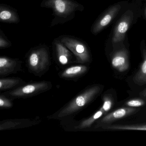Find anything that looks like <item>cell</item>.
<instances>
[{"mask_svg":"<svg viewBox=\"0 0 146 146\" xmlns=\"http://www.w3.org/2000/svg\"><path fill=\"white\" fill-rule=\"evenodd\" d=\"M40 6L52 11L54 18L51 27L63 25L72 20L77 12H82L84 9L83 5L75 0H42Z\"/></svg>","mask_w":146,"mask_h":146,"instance_id":"cell-1","label":"cell"},{"mask_svg":"<svg viewBox=\"0 0 146 146\" xmlns=\"http://www.w3.org/2000/svg\"><path fill=\"white\" fill-rule=\"evenodd\" d=\"M59 39L73 54L78 61L87 62L89 60V51L86 43L80 38L69 35L59 36Z\"/></svg>","mask_w":146,"mask_h":146,"instance_id":"cell-2","label":"cell"},{"mask_svg":"<svg viewBox=\"0 0 146 146\" xmlns=\"http://www.w3.org/2000/svg\"><path fill=\"white\" fill-rule=\"evenodd\" d=\"M100 90V88L98 86H96L89 89L82 94L78 96L68 107L61 112V113L64 115L71 113L78 110L80 108L84 106L88 102L91 100L95 96L99 93Z\"/></svg>","mask_w":146,"mask_h":146,"instance_id":"cell-3","label":"cell"},{"mask_svg":"<svg viewBox=\"0 0 146 146\" xmlns=\"http://www.w3.org/2000/svg\"><path fill=\"white\" fill-rule=\"evenodd\" d=\"M133 19V13L128 11L119 21L113 32L112 42L116 44L121 42L124 40L126 32L129 29Z\"/></svg>","mask_w":146,"mask_h":146,"instance_id":"cell-4","label":"cell"},{"mask_svg":"<svg viewBox=\"0 0 146 146\" xmlns=\"http://www.w3.org/2000/svg\"><path fill=\"white\" fill-rule=\"evenodd\" d=\"M121 8V6L119 5H116L111 7L105 14L93 25L91 28V32L94 35H96L100 33L109 25L114 17H116Z\"/></svg>","mask_w":146,"mask_h":146,"instance_id":"cell-5","label":"cell"},{"mask_svg":"<svg viewBox=\"0 0 146 146\" xmlns=\"http://www.w3.org/2000/svg\"><path fill=\"white\" fill-rule=\"evenodd\" d=\"M48 59V49L45 45L35 48L30 53L29 57L30 64L34 68H37L38 66L44 65Z\"/></svg>","mask_w":146,"mask_h":146,"instance_id":"cell-6","label":"cell"},{"mask_svg":"<svg viewBox=\"0 0 146 146\" xmlns=\"http://www.w3.org/2000/svg\"><path fill=\"white\" fill-rule=\"evenodd\" d=\"M111 64L114 69L119 72L127 70L129 66L127 50L121 49L116 52L112 58Z\"/></svg>","mask_w":146,"mask_h":146,"instance_id":"cell-7","label":"cell"},{"mask_svg":"<svg viewBox=\"0 0 146 146\" xmlns=\"http://www.w3.org/2000/svg\"><path fill=\"white\" fill-rule=\"evenodd\" d=\"M0 21L9 24H18L20 19L17 11L15 8L5 5H0Z\"/></svg>","mask_w":146,"mask_h":146,"instance_id":"cell-8","label":"cell"},{"mask_svg":"<svg viewBox=\"0 0 146 146\" xmlns=\"http://www.w3.org/2000/svg\"><path fill=\"white\" fill-rule=\"evenodd\" d=\"M136 111V109L134 108L130 107L119 108L106 115L102 119L101 122L104 123H111L118 119L129 116Z\"/></svg>","mask_w":146,"mask_h":146,"instance_id":"cell-9","label":"cell"},{"mask_svg":"<svg viewBox=\"0 0 146 146\" xmlns=\"http://www.w3.org/2000/svg\"><path fill=\"white\" fill-rule=\"evenodd\" d=\"M52 44L56 51L59 61L62 64H66L68 63V59L71 57L70 50L58 37L54 40Z\"/></svg>","mask_w":146,"mask_h":146,"instance_id":"cell-10","label":"cell"},{"mask_svg":"<svg viewBox=\"0 0 146 146\" xmlns=\"http://www.w3.org/2000/svg\"><path fill=\"white\" fill-rule=\"evenodd\" d=\"M143 61L140 69L133 77L135 83L138 85H143L146 84V49L143 50Z\"/></svg>","mask_w":146,"mask_h":146,"instance_id":"cell-11","label":"cell"},{"mask_svg":"<svg viewBox=\"0 0 146 146\" xmlns=\"http://www.w3.org/2000/svg\"><path fill=\"white\" fill-rule=\"evenodd\" d=\"M104 129L111 130H124L146 131V124L113 125H106Z\"/></svg>","mask_w":146,"mask_h":146,"instance_id":"cell-12","label":"cell"},{"mask_svg":"<svg viewBox=\"0 0 146 146\" xmlns=\"http://www.w3.org/2000/svg\"><path fill=\"white\" fill-rule=\"evenodd\" d=\"M103 104L102 108L106 113L110 111L113 105V101L111 96L106 94L103 96Z\"/></svg>","mask_w":146,"mask_h":146,"instance_id":"cell-13","label":"cell"},{"mask_svg":"<svg viewBox=\"0 0 146 146\" xmlns=\"http://www.w3.org/2000/svg\"><path fill=\"white\" fill-rule=\"evenodd\" d=\"M106 113L105 112L103 111L102 108H101L100 110L97 111L93 116H92L90 118L86 120L83 123L82 125V126L83 127H86V126H89L91 125L96 119H98L101 116H102L103 114Z\"/></svg>","mask_w":146,"mask_h":146,"instance_id":"cell-14","label":"cell"},{"mask_svg":"<svg viewBox=\"0 0 146 146\" xmlns=\"http://www.w3.org/2000/svg\"><path fill=\"white\" fill-rule=\"evenodd\" d=\"M86 67L82 66H76L68 68L63 73V76H72L82 72L86 70Z\"/></svg>","mask_w":146,"mask_h":146,"instance_id":"cell-15","label":"cell"},{"mask_svg":"<svg viewBox=\"0 0 146 146\" xmlns=\"http://www.w3.org/2000/svg\"><path fill=\"white\" fill-rule=\"evenodd\" d=\"M11 46V42L5 35L1 30H0V48H5Z\"/></svg>","mask_w":146,"mask_h":146,"instance_id":"cell-16","label":"cell"},{"mask_svg":"<svg viewBox=\"0 0 146 146\" xmlns=\"http://www.w3.org/2000/svg\"><path fill=\"white\" fill-rule=\"evenodd\" d=\"M145 104V101L142 99H133L126 102L125 105L130 107L136 108L143 106Z\"/></svg>","mask_w":146,"mask_h":146,"instance_id":"cell-17","label":"cell"},{"mask_svg":"<svg viewBox=\"0 0 146 146\" xmlns=\"http://www.w3.org/2000/svg\"><path fill=\"white\" fill-rule=\"evenodd\" d=\"M13 61L5 58V57H1L0 58V67L1 69L5 68L7 66H10L11 64Z\"/></svg>","mask_w":146,"mask_h":146,"instance_id":"cell-18","label":"cell"},{"mask_svg":"<svg viewBox=\"0 0 146 146\" xmlns=\"http://www.w3.org/2000/svg\"><path fill=\"white\" fill-rule=\"evenodd\" d=\"M36 89V87L34 85H27L22 89V92L25 94H31L34 92Z\"/></svg>","mask_w":146,"mask_h":146,"instance_id":"cell-19","label":"cell"},{"mask_svg":"<svg viewBox=\"0 0 146 146\" xmlns=\"http://www.w3.org/2000/svg\"><path fill=\"white\" fill-rule=\"evenodd\" d=\"M140 95L143 97H145L146 98V89L144 90L141 93Z\"/></svg>","mask_w":146,"mask_h":146,"instance_id":"cell-20","label":"cell"},{"mask_svg":"<svg viewBox=\"0 0 146 146\" xmlns=\"http://www.w3.org/2000/svg\"><path fill=\"white\" fill-rule=\"evenodd\" d=\"M5 101L3 100L1 98V99H0V106H3L5 105Z\"/></svg>","mask_w":146,"mask_h":146,"instance_id":"cell-21","label":"cell"},{"mask_svg":"<svg viewBox=\"0 0 146 146\" xmlns=\"http://www.w3.org/2000/svg\"><path fill=\"white\" fill-rule=\"evenodd\" d=\"M145 15H146V10H145Z\"/></svg>","mask_w":146,"mask_h":146,"instance_id":"cell-22","label":"cell"}]
</instances>
